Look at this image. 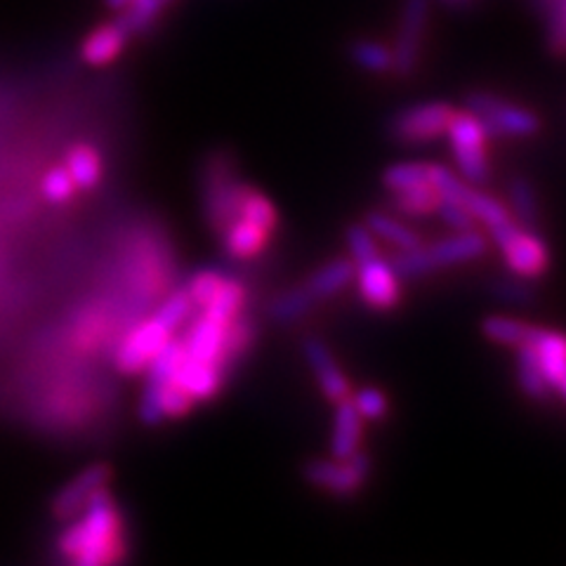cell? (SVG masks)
I'll return each instance as SVG.
<instances>
[{"instance_id":"14","label":"cell","mask_w":566,"mask_h":566,"mask_svg":"<svg viewBox=\"0 0 566 566\" xmlns=\"http://www.w3.org/2000/svg\"><path fill=\"white\" fill-rule=\"evenodd\" d=\"M170 380L180 382L193 401H208L220 395L224 385V368L218 364H206L185 357L182 366L177 368V374Z\"/></svg>"},{"instance_id":"8","label":"cell","mask_w":566,"mask_h":566,"mask_svg":"<svg viewBox=\"0 0 566 566\" xmlns=\"http://www.w3.org/2000/svg\"><path fill=\"white\" fill-rule=\"evenodd\" d=\"M455 109L447 102H424L399 112L389 123V135L401 145H424L447 135Z\"/></svg>"},{"instance_id":"33","label":"cell","mask_w":566,"mask_h":566,"mask_svg":"<svg viewBox=\"0 0 566 566\" xmlns=\"http://www.w3.org/2000/svg\"><path fill=\"white\" fill-rule=\"evenodd\" d=\"M193 310H197V307H193L187 289H180L166 300L161 310H158L154 316L158 318V322H164L170 331H177L191 316Z\"/></svg>"},{"instance_id":"20","label":"cell","mask_w":566,"mask_h":566,"mask_svg":"<svg viewBox=\"0 0 566 566\" xmlns=\"http://www.w3.org/2000/svg\"><path fill=\"white\" fill-rule=\"evenodd\" d=\"M316 305L318 300L307 291V286H295L279 293L270 303L268 314L274 324H295L303 316H307Z\"/></svg>"},{"instance_id":"5","label":"cell","mask_w":566,"mask_h":566,"mask_svg":"<svg viewBox=\"0 0 566 566\" xmlns=\"http://www.w3.org/2000/svg\"><path fill=\"white\" fill-rule=\"evenodd\" d=\"M468 112L484 123L491 137H536L543 128V120L534 109H526L522 104L507 102L491 93H470L465 97Z\"/></svg>"},{"instance_id":"39","label":"cell","mask_w":566,"mask_h":566,"mask_svg":"<svg viewBox=\"0 0 566 566\" xmlns=\"http://www.w3.org/2000/svg\"><path fill=\"white\" fill-rule=\"evenodd\" d=\"M74 180L66 172V168H52L45 177H43V193L45 199L52 203H64L71 199L74 193Z\"/></svg>"},{"instance_id":"16","label":"cell","mask_w":566,"mask_h":566,"mask_svg":"<svg viewBox=\"0 0 566 566\" xmlns=\"http://www.w3.org/2000/svg\"><path fill=\"white\" fill-rule=\"evenodd\" d=\"M528 345L536 352L547 385L555 389L559 378L566 374V335L534 326Z\"/></svg>"},{"instance_id":"13","label":"cell","mask_w":566,"mask_h":566,"mask_svg":"<svg viewBox=\"0 0 566 566\" xmlns=\"http://www.w3.org/2000/svg\"><path fill=\"white\" fill-rule=\"evenodd\" d=\"M109 482V468L106 465H93L83 470L76 480H71L60 493L55 503H52V512L60 520L76 517L78 512L85 507V503L93 499V495L106 486Z\"/></svg>"},{"instance_id":"42","label":"cell","mask_w":566,"mask_h":566,"mask_svg":"<svg viewBox=\"0 0 566 566\" xmlns=\"http://www.w3.org/2000/svg\"><path fill=\"white\" fill-rule=\"evenodd\" d=\"M130 3V0H106V6L109 8H114V10H120V8H126Z\"/></svg>"},{"instance_id":"25","label":"cell","mask_w":566,"mask_h":566,"mask_svg":"<svg viewBox=\"0 0 566 566\" xmlns=\"http://www.w3.org/2000/svg\"><path fill=\"white\" fill-rule=\"evenodd\" d=\"M434 172H437L434 164H416V161L397 164V166H389L382 172V185H385V189H389L392 193L403 191V189L422 187V185L434 187Z\"/></svg>"},{"instance_id":"15","label":"cell","mask_w":566,"mask_h":566,"mask_svg":"<svg viewBox=\"0 0 566 566\" xmlns=\"http://www.w3.org/2000/svg\"><path fill=\"white\" fill-rule=\"evenodd\" d=\"M220 237H222L227 255L241 262L260 258L272 239L268 229H262L245 218H237Z\"/></svg>"},{"instance_id":"17","label":"cell","mask_w":566,"mask_h":566,"mask_svg":"<svg viewBox=\"0 0 566 566\" xmlns=\"http://www.w3.org/2000/svg\"><path fill=\"white\" fill-rule=\"evenodd\" d=\"M128 39H130L128 31L123 29L118 22L102 24L83 41L81 55L87 64L104 66V64L114 62L120 55V50L126 48Z\"/></svg>"},{"instance_id":"31","label":"cell","mask_w":566,"mask_h":566,"mask_svg":"<svg viewBox=\"0 0 566 566\" xmlns=\"http://www.w3.org/2000/svg\"><path fill=\"white\" fill-rule=\"evenodd\" d=\"M239 218L255 222L258 227L268 229L270 234H274L276 227H279V212H276L274 203L253 187H248V191H245V197H243L241 208H239Z\"/></svg>"},{"instance_id":"6","label":"cell","mask_w":566,"mask_h":566,"mask_svg":"<svg viewBox=\"0 0 566 566\" xmlns=\"http://www.w3.org/2000/svg\"><path fill=\"white\" fill-rule=\"evenodd\" d=\"M447 135L451 139L453 158L460 175H463L470 185H486L491 177V135L484 128V123L470 112H455Z\"/></svg>"},{"instance_id":"32","label":"cell","mask_w":566,"mask_h":566,"mask_svg":"<svg viewBox=\"0 0 566 566\" xmlns=\"http://www.w3.org/2000/svg\"><path fill=\"white\" fill-rule=\"evenodd\" d=\"M349 57L354 64L370 71V74H387V71H392V50L376 41H354L349 45Z\"/></svg>"},{"instance_id":"38","label":"cell","mask_w":566,"mask_h":566,"mask_svg":"<svg viewBox=\"0 0 566 566\" xmlns=\"http://www.w3.org/2000/svg\"><path fill=\"white\" fill-rule=\"evenodd\" d=\"M437 212L441 216V220H444L453 229V232H465V229H474V224H476L468 206L458 199L441 197Z\"/></svg>"},{"instance_id":"12","label":"cell","mask_w":566,"mask_h":566,"mask_svg":"<svg viewBox=\"0 0 566 566\" xmlns=\"http://www.w3.org/2000/svg\"><path fill=\"white\" fill-rule=\"evenodd\" d=\"M303 354H305L307 366L312 368V374L316 378L318 389H322L328 401L340 403L352 397V385L345 376V370L338 366V361H335L333 352L328 349V345L324 340H318V338H314V335H310V338L303 340Z\"/></svg>"},{"instance_id":"36","label":"cell","mask_w":566,"mask_h":566,"mask_svg":"<svg viewBox=\"0 0 566 566\" xmlns=\"http://www.w3.org/2000/svg\"><path fill=\"white\" fill-rule=\"evenodd\" d=\"M158 387H161V406L166 418H182L191 411L193 399L180 382L168 380Z\"/></svg>"},{"instance_id":"40","label":"cell","mask_w":566,"mask_h":566,"mask_svg":"<svg viewBox=\"0 0 566 566\" xmlns=\"http://www.w3.org/2000/svg\"><path fill=\"white\" fill-rule=\"evenodd\" d=\"M495 295L505 300V303H515V305H531L536 300L534 289L528 286L526 279H520V276L495 281Z\"/></svg>"},{"instance_id":"26","label":"cell","mask_w":566,"mask_h":566,"mask_svg":"<svg viewBox=\"0 0 566 566\" xmlns=\"http://www.w3.org/2000/svg\"><path fill=\"white\" fill-rule=\"evenodd\" d=\"M482 333L495 345L517 349L520 345H526L531 340L534 326L510 316H486L482 322Z\"/></svg>"},{"instance_id":"10","label":"cell","mask_w":566,"mask_h":566,"mask_svg":"<svg viewBox=\"0 0 566 566\" xmlns=\"http://www.w3.org/2000/svg\"><path fill=\"white\" fill-rule=\"evenodd\" d=\"M359 297L364 305L374 312H392L401 305V276L395 272L392 262H387L378 255L357 262Z\"/></svg>"},{"instance_id":"37","label":"cell","mask_w":566,"mask_h":566,"mask_svg":"<svg viewBox=\"0 0 566 566\" xmlns=\"http://www.w3.org/2000/svg\"><path fill=\"white\" fill-rule=\"evenodd\" d=\"M345 239H347V248H349V253H352L354 264H357V262H364V260L374 258V255H378V243H376V237L370 234V229H368L366 224H352V227L347 229Z\"/></svg>"},{"instance_id":"24","label":"cell","mask_w":566,"mask_h":566,"mask_svg":"<svg viewBox=\"0 0 566 566\" xmlns=\"http://www.w3.org/2000/svg\"><path fill=\"white\" fill-rule=\"evenodd\" d=\"M366 227L370 229V234L397 245L399 251H406V248H416L422 243V239L418 237V232H413L411 227L401 224L397 218L387 216V212H380V210L368 212Z\"/></svg>"},{"instance_id":"30","label":"cell","mask_w":566,"mask_h":566,"mask_svg":"<svg viewBox=\"0 0 566 566\" xmlns=\"http://www.w3.org/2000/svg\"><path fill=\"white\" fill-rule=\"evenodd\" d=\"M170 3L172 0H130L126 8H120V17L116 22L128 31V35L142 33L151 27L156 17Z\"/></svg>"},{"instance_id":"28","label":"cell","mask_w":566,"mask_h":566,"mask_svg":"<svg viewBox=\"0 0 566 566\" xmlns=\"http://www.w3.org/2000/svg\"><path fill=\"white\" fill-rule=\"evenodd\" d=\"M441 201V193L432 187V185H422V187H413V189H403V191H395V210L403 212V216L411 218H424L437 212Z\"/></svg>"},{"instance_id":"23","label":"cell","mask_w":566,"mask_h":566,"mask_svg":"<svg viewBox=\"0 0 566 566\" xmlns=\"http://www.w3.org/2000/svg\"><path fill=\"white\" fill-rule=\"evenodd\" d=\"M455 199L463 201L468 206V210L474 216V220L486 224L489 229L499 227V224H503L507 220H515V218H512V212L499 199L489 197V193H484V191H476L470 185H465L463 189H460V193H458Z\"/></svg>"},{"instance_id":"3","label":"cell","mask_w":566,"mask_h":566,"mask_svg":"<svg viewBox=\"0 0 566 566\" xmlns=\"http://www.w3.org/2000/svg\"><path fill=\"white\" fill-rule=\"evenodd\" d=\"M245 191H248V185L239 182L232 156L224 151L212 154L208 158L206 182H203L206 220L212 232L222 234L224 229L239 218V208Z\"/></svg>"},{"instance_id":"7","label":"cell","mask_w":566,"mask_h":566,"mask_svg":"<svg viewBox=\"0 0 566 566\" xmlns=\"http://www.w3.org/2000/svg\"><path fill=\"white\" fill-rule=\"evenodd\" d=\"M370 472H374V460L361 449L347 460H310L303 468V476L312 486L335 495V499L359 495Z\"/></svg>"},{"instance_id":"9","label":"cell","mask_w":566,"mask_h":566,"mask_svg":"<svg viewBox=\"0 0 566 566\" xmlns=\"http://www.w3.org/2000/svg\"><path fill=\"white\" fill-rule=\"evenodd\" d=\"M430 22L428 0H403L397 41L392 48V74L399 78H409L420 60V50L424 41V31Z\"/></svg>"},{"instance_id":"44","label":"cell","mask_w":566,"mask_h":566,"mask_svg":"<svg viewBox=\"0 0 566 566\" xmlns=\"http://www.w3.org/2000/svg\"><path fill=\"white\" fill-rule=\"evenodd\" d=\"M447 3H455V6H463V3H470V0H447Z\"/></svg>"},{"instance_id":"21","label":"cell","mask_w":566,"mask_h":566,"mask_svg":"<svg viewBox=\"0 0 566 566\" xmlns=\"http://www.w3.org/2000/svg\"><path fill=\"white\" fill-rule=\"evenodd\" d=\"M510 206H512V218L524 229H538L541 224V203L536 197V189L526 177L517 175L510 180Z\"/></svg>"},{"instance_id":"1","label":"cell","mask_w":566,"mask_h":566,"mask_svg":"<svg viewBox=\"0 0 566 566\" xmlns=\"http://www.w3.org/2000/svg\"><path fill=\"white\" fill-rule=\"evenodd\" d=\"M76 517V524L69 526L60 538L64 557L81 566H99L123 557L126 553V541L120 536L123 522L106 486L85 503Z\"/></svg>"},{"instance_id":"2","label":"cell","mask_w":566,"mask_h":566,"mask_svg":"<svg viewBox=\"0 0 566 566\" xmlns=\"http://www.w3.org/2000/svg\"><path fill=\"white\" fill-rule=\"evenodd\" d=\"M489 239L476 232V229H465V232H455L453 237L441 239L432 245H416L399 251L392 260V268L401 279H420L424 274H432L441 268H453V264L474 262L489 253Z\"/></svg>"},{"instance_id":"41","label":"cell","mask_w":566,"mask_h":566,"mask_svg":"<svg viewBox=\"0 0 566 566\" xmlns=\"http://www.w3.org/2000/svg\"><path fill=\"white\" fill-rule=\"evenodd\" d=\"M551 48L555 55H566V0H551Z\"/></svg>"},{"instance_id":"34","label":"cell","mask_w":566,"mask_h":566,"mask_svg":"<svg viewBox=\"0 0 566 566\" xmlns=\"http://www.w3.org/2000/svg\"><path fill=\"white\" fill-rule=\"evenodd\" d=\"M224 279L227 276H222L220 272H199L197 276H191V281L187 283V293L191 297L193 307L203 310L206 305H210V300L218 295Z\"/></svg>"},{"instance_id":"4","label":"cell","mask_w":566,"mask_h":566,"mask_svg":"<svg viewBox=\"0 0 566 566\" xmlns=\"http://www.w3.org/2000/svg\"><path fill=\"white\" fill-rule=\"evenodd\" d=\"M489 232L493 243L501 248L507 270L515 276L536 281L551 268V253L536 229H524L515 220H507Z\"/></svg>"},{"instance_id":"22","label":"cell","mask_w":566,"mask_h":566,"mask_svg":"<svg viewBox=\"0 0 566 566\" xmlns=\"http://www.w3.org/2000/svg\"><path fill=\"white\" fill-rule=\"evenodd\" d=\"M517 380H520L522 392L534 401H545L553 389L547 385L536 352L528 343L517 347Z\"/></svg>"},{"instance_id":"18","label":"cell","mask_w":566,"mask_h":566,"mask_svg":"<svg viewBox=\"0 0 566 566\" xmlns=\"http://www.w3.org/2000/svg\"><path fill=\"white\" fill-rule=\"evenodd\" d=\"M335 422H333V439H331V451L333 458L347 460L359 451L361 444V416L354 409L352 399H345L340 403H335Z\"/></svg>"},{"instance_id":"35","label":"cell","mask_w":566,"mask_h":566,"mask_svg":"<svg viewBox=\"0 0 566 566\" xmlns=\"http://www.w3.org/2000/svg\"><path fill=\"white\" fill-rule=\"evenodd\" d=\"M349 399L354 403V409H357L359 416L366 420H382L389 413V399L378 387H364Z\"/></svg>"},{"instance_id":"29","label":"cell","mask_w":566,"mask_h":566,"mask_svg":"<svg viewBox=\"0 0 566 566\" xmlns=\"http://www.w3.org/2000/svg\"><path fill=\"white\" fill-rule=\"evenodd\" d=\"M255 340H258V324L251 316H245L241 312L227 328V343H224L227 366H232L234 361H239L243 357V354L251 352Z\"/></svg>"},{"instance_id":"43","label":"cell","mask_w":566,"mask_h":566,"mask_svg":"<svg viewBox=\"0 0 566 566\" xmlns=\"http://www.w3.org/2000/svg\"><path fill=\"white\" fill-rule=\"evenodd\" d=\"M555 389H559V392H562V397L566 399V374L559 378V382L555 385Z\"/></svg>"},{"instance_id":"27","label":"cell","mask_w":566,"mask_h":566,"mask_svg":"<svg viewBox=\"0 0 566 566\" xmlns=\"http://www.w3.org/2000/svg\"><path fill=\"white\" fill-rule=\"evenodd\" d=\"M66 172L71 175V180L78 189H93L99 177H102V161L99 154L87 147V145H78L69 151L66 156Z\"/></svg>"},{"instance_id":"19","label":"cell","mask_w":566,"mask_h":566,"mask_svg":"<svg viewBox=\"0 0 566 566\" xmlns=\"http://www.w3.org/2000/svg\"><path fill=\"white\" fill-rule=\"evenodd\" d=\"M354 276H357V264H354V260L338 258V260H331L328 264H324V268H318L305 281V286L318 300V303H324V300L345 291L354 281Z\"/></svg>"},{"instance_id":"11","label":"cell","mask_w":566,"mask_h":566,"mask_svg":"<svg viewBox=\"0 0 566 566\" xmlns=\"http://www.w3.org/2000/svg\"><path fill=\"white\" fill-rule=\"evenodd\" d=\"M172 333L175 331H170L164 322H158L156 316L133 328V333L120 343L116 352V366L120 374L135 376L147 370L156 354L172 340Z\"/></svg>"}]
</instances>
